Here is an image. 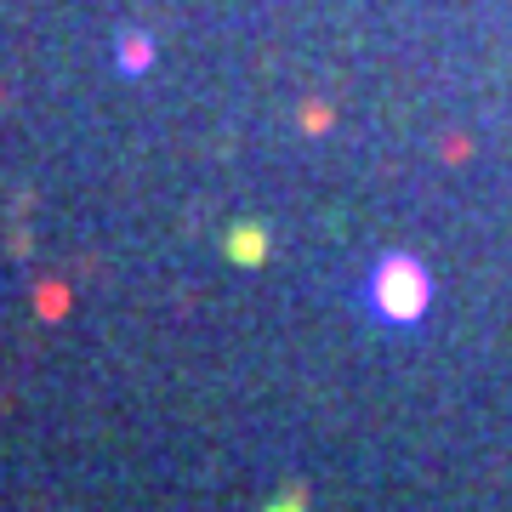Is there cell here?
<instances>
[{
	"instance_id": "cell-1",
	"label": "cell",
	"mask_w": 512,
	"mask_h": 512,
	"mask_svg": "<svg viewBox=\"0 0 512 512\" xmlns=\"http://www.w3.org/2000/svg\"><path fill=\"white\" fill-rule=\"evenodd\" d=\"M370 302L382 308V319L393 325H416L421 308H427V274H421V262L410 256H387L376 285H370Z\"/></svg>"
},
{
	"instance_id": "cell-2",
	"label": "cell",
	"mask_w": 512,
	"mask_h": 512,
	"mask_svg": "<svg viewBox=\"0 0 512 512\" xmlns=\"http://www.w3.org/2000/svg\"><path fill=\"white\" fill-rule=\"evenodd\" d=\"M228 256H234L239 268H262V262H268V228H262V222L228 228Z\"/></svg>"
},
{
	"instance_id": "cell-3",
	"label": "cell",
	"mask_w": 512,
	"mask_h": 512,
	"mask_svg": "<svg viewBox=\"0 0 512 512\" xmlns=\"http://www.w3.org/2000/svg\"><path fill=\"white\" fill-rule=\"evenodd\" d=\"M262 512H308V501H302V495H279V501H268V507H262Z\"/></svg>"
}]
</instances>
